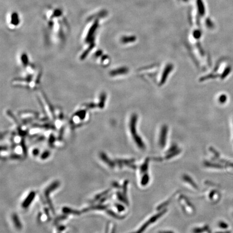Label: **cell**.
<instances>
[{
    "label": "cell",
    "instance_id": "cell-3",
    "mask_svg": "<svg viewBox=\"0 0 233 233\" xmlns=\"http://www.w3.org/2000/svg\"><path fill=\"white\" fill-rule=\"evenodd\" d=\"M167 133V127L165 125L162 127L161 133H160V144L162 146L165 145V144Z\"/></svg>",
    "mask_w": 233,
    "mask_h": 233
},
{
    "label": "cell",
    "instance_id": "cell-1",
    "mask_svg": "<svg viewBox=\"0 0 233 233\" xmlns=\"http://www.w3.org/2000/svg\"><path fill=\"white\" fill-rule=\"evenodd\" d=\"M137 121V115H136L135 114H134L132 115L131 121H130L131 132L132 135L135 139V143L137 144L138 145H139V147L144 148L145 147V146L143 143V141H142L141 138L139 137V135L137 133V130H136Z\"/></svg>",
    "mask_w": 233,
    "mask_h": 233
},
{
    "label": "cell",
    "instance_id": "cell-2",
    "mask_svg": "<svg viewBox=\"0 0 233 233\" xmlns=\"http://www.w3.org/2000/svg\"><path fill=\"white\" fill-rule=\"evenodd\" d=\"M173 68V66L170 64H168L167 66L165 68L164 71L163 72L162 75V80L160 81L161 84H163L166 81V80L167 78L168 75L170 74V73L172 70Z\"/></svg>",
    "mask_w": 233,
    "mask_h": 233
},
{
    "label": "cell",
    "instance_id": "cell-4",
    "mask_svg": "<svg viewBox=\"0 0 233 233\" xmlns=\"http://www.w3.org/2000/svg\"><path fill=\"white\" fill-rule=\"evenodd\" d=\"M135 36H132V37H124L123 39L124 42H132L135 41Z\"/></svg>",
    "mask_w": 233,
    "mask_h": 233
}]
</instances>
